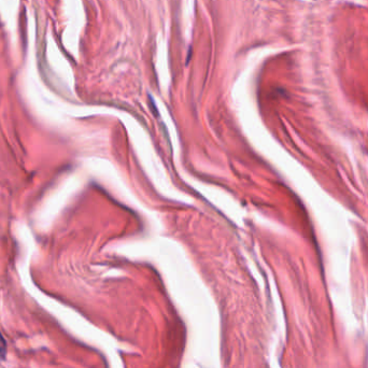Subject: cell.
I'll return each mask as SVG.
<instances>
[{
	"label": "cell",
	"instance_id": "1",
	"mask_svg": "<svg viewBox=\"0 0 368 368\" xmlns=\"http://www.w3.org/2000/svg\"><path fill=\"white\" fill-rule=\"evenodd\" d=\"M7 355V342L4 338L3 334L0 333V362L4 361Z\"/></svg>",
	"mask_w": 368,
	"mask_h": 368
}]
</instances>
